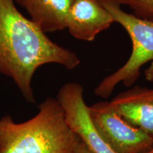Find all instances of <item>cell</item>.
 <instances>
[{"instance_id":"9c48e42d","label":"cell","mask_w":153,"mask_h":153,"mask_svg":"<svg viewBox=\"0 0 153 153\" xmlns=\"http://www.w3.org/2000/svg\"><path fill=\"white\" fill-rule=\"evenodd\" d=\"M120 5L128 6L134 15L153 21V0H116Z\"/></svg>"},{"instance_id":"6da1fadb","label":"cell","mask_w":153,"mask_h":153,"mask_svg":"<svg viewBox=\"0 0 153 153\" xmlns=\"http://www.w3.org/2000/svg\"><path fill=\"white\" fill-rule=\"evenodd\" d=\"M14 2L0 0V74L11 78L26 100L35 104L31 82L38 68L55 63L71 70L80 60L75 53L51 41Z\"/></svg>"},{"instance_id":"4fadbf2b","label":"cell","mask_w":153,"mask_h":153,"mask_svg":"<svg viewBox=\"0 0 153 153\" xmlns=\"http://www.w3.org/2000/svg\"><path fill=\"white\" fill-rule=\"evenodd\" d=\"M14 1H16V2H17V3H19V1H21V0H14Z\"/></svg>"},{"instance_id":"277c9868","label":"cell","mask_w":153,"mask_h":153,"mask_svg":"<svg viewBox=\"0 0 153 153\" xmlns=\"http://www.w3.org/2000/svg\"><path fill=\"white\" fill-rule=\"evenodd\" d=\"M88 113L96 131L116 153H145L153 148L152 137L124 119L110 101L88 106Z\"/></svg>"},{"instance_id":"7c38bea8","label":"cell","mask_w":153,"mask_h":153,"mask_svg":"<svg viewBox=\"0 0 153 153\" xmlns=\"http://www.w3.org/2000/svg\"><path fill=\"white\" fill-rule=\"evenodd\" d=\"M145 153H153V148L152 149H150V150L148 151V152H146Z\"/></svg>"},{"instance_id":"5b68a950","label":"cell","mask_w":153,"mask_h":153,"mask_svg":"<svg viewBox=\"0 0 153 153\" xmlns=\"http://www.w3.org/2000/svg\"><path fill=\"white\" fill-rule=\"evenodd\" d=\"M83 92L81 85L69 82L57 93L56 99L64 111L67 123L94 153H116L94 127Z\"/></svg>"},{"instance_id":"3957f363","label":"cell","mask_w":153,"mask_h":153,"mask_svg":"<svg viewBox=\"0 0 153 153\" xmlns=\"http://www.w3.org/2000/svg\"><path fill=\"white\" fill-rule=\"evenodd\" d=\"M113 17L126 30L132 42V52L123 66L104 77L94 89V94L107 99L118 84L126 87L133 85L146 63L153 61V21L137 17L124 11L116 0H100Z\"/></svg>"},{"instance_id":"8992f818","label":"cell","mask_w":153,"mask_h":153,"mask_svg":"<svg viewBox=\"0 0 153 153\" xmlns=\"http://www.w3.org/2000/svg\"><path fill=\"white\" fill-rule=\"evenodd\" d=\"M114 22L100 0H73L67 17L66 28L76 39L92 41Z\"/></svg>"},{"instance_id":"7a4b0ae2","label":"cell","mask_w":153,"mask_h":153,"mask_svg":"<svg viewBox=\"0 0 153 153\" xmlns=\"http://www.w3.org/2000/svg\"><path fill=\"white\" fill-rule=\"evenodd\" d=\"M79 141L57 99L47 98L38 114L23 123L9 116L0 119V153H75Z\"/></svg>"},{"instance_id":"8fae6325","label":"cell","mask_w":153,"mask_h":153,"mask_svg":"<svg viewBox=\"0 0 153 153\" xmlns=\"http://www.w3.org/2000/svg\"><path fill=\"white\" fill-rule=\"evenodd\" d=\"M144 74L146 79L149 82H153V61L150 63V66L145 69L144 71Z\"/></svg>"},{"instance_id":"ba28073f","label":"cell","mask_w":153,"mask_h":153,"mask_svg":"<svg viewBox=\"0 0 153 153\" xmlns=\"http://www.w3.org/2000/svg\"><path fill=\"white\" fill-rule=\"evenodd\" d=\"M73 0H21L30 20L44 33L66 28L67 17Z\"/></svg>"},{"instance_id":"52a82bcc","label":"cell","mask_w":153,"mask_h":153,"mask_svg":"<svg viewBox=\"0 0 153 153\" xmlns=\"http://www.w3.org/2000/svg\"><path fill=\"white\" fill-rule=\"evenodd\" d=\"M110 103L124 119L153 139V88L134 86L118 94Z\"/></svg>"},{"instance_id":"30bf717a","label":"cell","mask_w":153,"mask_h":153,"mask_svg":"<svg viewBox=\"0 0 153 153\" xmlns=\"http://www.w3.org/2000/svg\"><path fill=\"white\" fill-rule=\"evenodd\" d=\"M75 153H94L90 149H89L87 145H85V143L82 142L80 139L79 143H78L77 147H76V152Z\"/></svg>"}]
</instances>
